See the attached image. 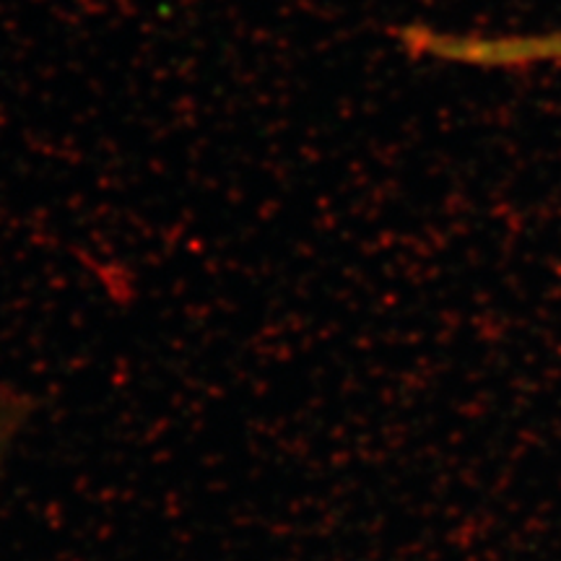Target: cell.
<instances>
[{
  "mask_svg": "<svg viewBox=\"0 0 561 561\" xmlns=\"http://www.w3.org/2000/svg\"><path fill=\"white\" fill-rule=\"evenodd\" d=\"M32 421L30 398L0 380V491L9 481L13 458Z\"/></svg>",
  "mask_w": 561,
  "mask_h": 561,
  "instance_id": "obj_2",
  "label": "cell"
},
{
  "mask_svg": "<svg viewBox=\"0 0 561 561\" xmlns=\"http://www.w3.org/2000/svg\"><path fill=\"white\" fill-rule=\"evenodd\" d=\"M460 60L476 70H528L561 66V26L530 32H468Z\"/></svg>",
  "mask_w": 561,
  "mask_h": 561,
  "instance_id": "obj_1",
  "label": "cell"
}]
</instances>
